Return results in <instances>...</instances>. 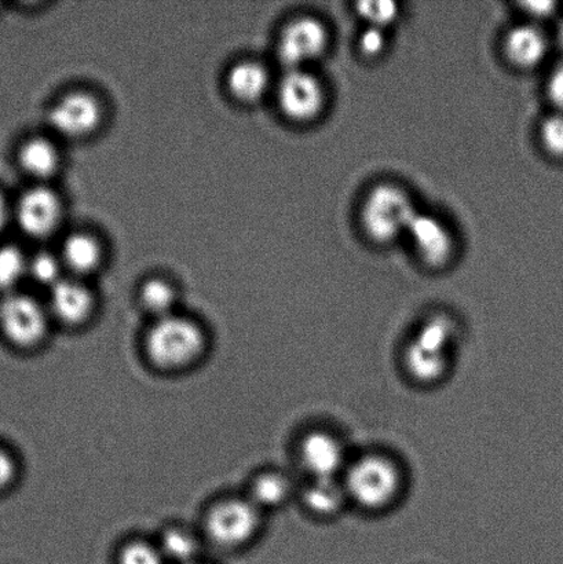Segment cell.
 <instances>
[{"instance_id": "1", "label": "cell", "mask_w": 563, "mask_h": 564, "mask_svg": "<svg viewBox=\"0 0 563 564\" xmlns=\"http://www.w3.org/2000/svg\"><path fill=\"white\" fill-rule=\"evenodd\" d=\"M350 508L380 517L402 505L410 489V473L397 453L372 446L353 453L342 474Z\"/></svg>"}, {"instance_id": "2", "label": "cell", "mask_w": 563, "mask_h": 564, "mask_svg": "<svg viewBox=\"0 0 563 564\" xmlns=\"http://www.w3.org/2000/svg\"><path fill=\"white\" fill-rule=\"evenodd\" d=\"M143 348L154 367L182 370L201 361L207 350V335L195 319L171 314L153 321Z\"/></svg>"}, {"instance_id": "3", "label": "cell", "mask_w": 563, "mask_h": 564, "mask_svg": "<svg viewBox=\"0 0 563 564\" xmlns=\"http://www.w3.org/2000/svg\"><path fill=\"white\" fill-rule=\"evenodd\" d=\"M263 511L248 497H226L214 502L204 517L207 539L220 549L235 550L261 532Z\"/></svg>"}, {"instance_id": "4", "label": "cell", "mask_w": 563, "mask_h": 564, "mask_svg": "<svg viewBox=\"0 0 563 564\" xmlns=\"http://www.w3.org/2000/svg\"><path fill=\"white\" fill-rule=\"evenodd\" d=\"M295 453L306 479H318L340 478L355 452L340 431L316 425L301 435Z\"/></svg>"}, {"instance_id": "5", "label": "cell", "mask_w": 563, "mask_h": 564, "mask_svg": "<svg viewBox=\"0 0 563 564\" xmlns=\"http://www.w3.org/2000/svg\"><path fill=\"white\" fill-rule=\"evenodd\" d=\"M416 214L410 196L399 186L379 185L364 203L362 225L372 240L389 242L408 234Z\"/></svg>"}, {"instance_id": "6", "label": "cell", "mask_w": 563, "mask_h": 564, "mask_svg": "<svg viewBox=\"0 0 563 564\" xmlns=\"http://www.w3.org/2000/svg\"><path fill=\"white\" fill-rule=\"evenodd\" d=\"M48 312L35 299L10 293L0 302V332L11 346L31 350L48 335Z\"/></svg>"}, {"instance_id": "7", "label": "cell", "mask_w": 563, "mask_h": 564, "mask_svg": "<svg viewBox=\"0 0 563 564\" xmlns=\"http://www.w3.org/2000/svg\"><path fill=\"white\" fill-rule=\"evenodd\" d=\"M328 46V32L316 19L303 17L285 28L279 43V57L291 69L303 66L322 57Z\"/></svg>"}, {"instance_id": "8", "label": "cell", "mask_w": 563, "mask_h": 564, "mask_svg": "<svg viewBox=\"0 0 563 564\" xmlns=\"http://www.w3.org/2000/svg\"><path fill=\"white\" fill-rule=\"evenodd\" d=\"M279 102L289 118L312 120L324 107V88L317 77L305 69H291L280 82Z\"/></svg>"}, {"instance_id": "9", "label": "cell", "mask_w": 563, "mask_h": 564, "mask_svg": "<svg viewBox=\"0 0 563 564\" xmlns=\"http://www.w3.org/2000/svg\"><path fill=\"white\" fill-rule=\"evenodd\" d=\"M454 356L426 350L407 339L400 350V367L405 378L421 389L445 383L454 369Z\"/></svg>"}, {"instance_id": "10", "label": "cell", "mask_w": 563, "mask_h": 564, "mask_svg": "<svg viewBox=\"0 0 563 564\" xmlns=\"http://www.w3.org/2000/svg\"><path fill=\"white\" fill-rule=\"evenodd\" d=\"M303 510L320 522H331L350 508L344 482L340 478L306 479L297 490Z\"/></svg>"}, {"instance_id": "11", "label": "cell", "mask_w": 563, "mask_h": 564, "mask_svg": "<svg viewBox=\"0 0 563 564\" xmlns=\"http://www.w3.org/2000/svg\"><path fill=\"white\" fill-rule=\"evenodd\" d=\"M101 120V108L96 98L85 93H74L61 99L50 110V124L59 134L79 138L90 134Z\"/></svg>"}, {"instance_id": "12", "label": "cell", "mask_w": 563, "mask_h": 564, "mask_svg": "<svg viewBox=\"0 0 563 564\" xmlns=\"http://www.w3.org/2000/svg\"><path fill=\"white\" fill-rule=\"evenodd\" d=\"M407 235L411 237L419 256L429 267H444L454 252L450 229L433 215L418 213Z\"/></svg>"}, {"instance_id": "13", "label": "cell", "mask_w": 563, "mask_h": 564, "mask_svg": "<svg viewBox=\"0 0 563 564\" xmlns=\"http://www.w3.org/2000/svg\"><path fill=\"white\" fill-rule=\"evenodd\" d=\"M61 218V203L52 191L36 187L21 197L17 219L21 229L32 237L53 234Z\"/></svg>"}, {"instance_id": "14", "label": "cell", "mask_w": 563, "mask_h": 564, "mask_svg": "<svg viewBox=\"0 0 563 564\" xmlns=\"http://www.w3.org/2000/svg\"><path fill=\"white\" fill-rule=\"evenodd\" d=\"M94 310V296L87 286L74 280H61L52 288L50 313L66 325L86 323Z\"/></svg>"}, {"instance_id": "15", "label": "cell", "mask_w": 563, "mask_h": 564, "mask_svg": "<svg viewBox=\"0 0 563 564\" xmlns=\"http://www.w3.org/2000/svg\"><path fill=\"white\" fill-rule=\"evenodd\" d=\"M408 339L429 351L455 357L463 339V329L459 321L448 314L437 313L424 318Z\"/></svg>"}, {"instance_id": "16", "label": "cell", "mask_w": 563, "mask_h": 564, "mask_svg": "<svg viewBox=\"0 0 563 564\" xmlns=\"http://www.w3.org/2000/svg\"><path fill=\"white\" fill-rule=\"evenodd\" d=\"M300 484L290 474L280 469H264L252 478L248 488V499L261 510H275L296 499Z\"/></svg>"}, {"instance_id": "17", "label": "cell", "mask_w": 563, "mask_h": 564, "mask_svg": "<svg viewBox=\"0 0 563 564\" xmlns=\"http://www.w3.org/2000/svg\"><path fill=\"white\" fill-rule=\"evenodd\" d=\"M548 52V37L537 26H517L507 36V57L521 68H533V66L542 63Z\"/></svg>"}, {"instance_id": "18", "label": "cell", "mask_w": 563, "mask_h": 564, "mask_svg": "<svg viewBox=\"0 0 563 564\" xmlns=\"http://www.w3.org/2000/svg\"><path fill=\"white\" fill-rule=\"evenodd\" d=\"M228 85L239 101L257 102L268 90L269 75L259 64L241 63L230 70Z\"/></svg>"}, {"instance_id": "19", "label": "cell", "mask_w": 563, "mask_h": 564, "mask_svg": "<svg viewBox=\"0 0 563 564\" xmlns=\"http://www.w3.org/2000/svg\"><path fill=\"white\" fill-rule=\"evenodd\" d=\"M158 545L167 562L174 561L180 564H190L197 562V554L201 551V539L190 529L171 527L163 530Z\"/></svg>"}, {"instance_id": "20", "label": "cell", "mask_w": 563, "mask_h": 564, "mask_svg": "<svg viewBox=\"0 0 563 564\" xmlns=\"http://www.w3.org/2000/svg\"><path fill=\"white\" fill-rule=\"evenodd\" d=\"M20 162L22 169L35 178H48L58 169L57 149L46 140H32L21 149Z\"/></svg>"}, {"instance_id": "21", "label": "cell", "mask_w": 563, "mask_h": 564, "mask_svg": "<svg viewBox=\"0 0 563 564\" xmlns=\"http://www.w3.org/2000/svg\"><path fill=\"white\" fill-rule=\"evenodd\" d=\"M63 259L75 273L87 274L97 269L101 261V250L97 241L87 235H74L65 241Z\"/></svg>"}, {"instance_id": "22", "label": "cell", "mask_w": 563, "mask_h": 564, "mask_svg": "<svg viewBox=\"0 0 563 564\" xmlns=\"http://www.w3.org/2000/svg\"><path fill=\"white\" fill-rule=\"evenodd\" d=\"M142 307L153 315L154 319L169 317L174 313L176 293L173 286L163 280H151L141 290Z\"/></svg>"}, {"instance_id": "23", "label": "cell", "mask_w": 563, "mask_h": 564, "mask_svg": "<svg viewBox=\"0 0 563 564\" xmlns=\"http://www.w3.org/2000/svg\"><path fill=\"white\" fill-rule=\"evenodd\" d=\"M28 270L24 256L15 247L0 248V290H10L19 284Z\"/></svg>"}, {"instance_id": "24", "label": "cell", "mask_w": 563, "mask_h": 564, "mask_svg": "<svg viewBox=\"0 0 563 564\" xmlns=\"http://www.w3.org/2000/svg\"><path fill=\"white\" fill-rule=\"evenodd\" d=\"M167 560L158 544L145 540H131L121 549L119 564H165Z\"/></svg>"}, {"instance_id": "25", "label": "cell", "mask_w": 563, "mask_h": 564, "mask_svg": "<svg viewBox=\"0 0 563 564\" xmlns=\"http://www.w3.org/2000/svg\"><path fill=\"white\" fill-rule=\"evenodd\" d=\"M358 13L369 25L383 30L399 17V6L393 2H362L357 6Z\"/></svg>"}, {"instance_id": "26", "label": "cell", "mask_w": 563, "mask_h": 564, "mask_svg": "<svg viewBox=\"0 0 563 564\" xmlns=\"http://www.w3.org/2000/svg\"><path fill=\"white\" fill-rule=\"evenodd\" d=\"M540 137L551 156L563 159V113L555 112L545 119Z\"/></svg>"}, {"instance_id": "27", "label": "cell", "mask_w": 563, "mask_h": 564, "mask_svg": "<svg viewBox=\"0 0 563 564\" xmlns=\"http://www.w3.org/2000/svg\"><path fill=\"white\" fill-rule=\"evenodd\" d=\"M28 269L32 274V278L35 279L39 284L54 286L57 282L61 281V268L57 259L50 253H39L31 264H28Z\"/></svg>"}, {"instance_id": "28", "label": "cell", "mask_w": 563, "mask_h": 564, "mask_svg": "<svg viewBox=\"0 0 563 564\" xmlns=\"http://www.w3.org/2000/svg\"><path fill=\"white\" fill-rule=\"evenodd\" d=\"M19 477V462L8 447L0 445V494L14 485Z\"/></svg>"}, {"instance_id": "29", "label": "cell", "mask_w": 563, "mask_h": 564, "mask_svg": "<svg viewBox=\"0 0 563 564\" xmlns=\"http://www.w3.org/2000/svg\"><path fill=\"white\" fill-rule=\"evenodd\" d=\"M385 44L386 37L383 30H380V28L369 26L368 30L362 33L360 47L364 54L379 55L383 52Z\"/></svg>"}, {"instance_id": "30", "label": "cell", "mask_w": 563, "mask_h": 564, "mask_svg": "<svg viewBox=\"0 0 563 564\" xmlns=\"http://www.w3.org/2000/svg\"><path fill=\"white\" fill-rule=\"evenodd\" d=\"M549 96L554 104L556 112L563 113V61L556 65L549 80Z\"/></svg>"}, {"instance_id": "31", "label": "cell", "mask_w": 563, "mask_h": 564, "mask_svg": "<svg viewBox=\"0 0 563 564\" xmlns=\"http://www.w3.org/2000/svg\"><path fill=\"white\" fill-rule=\"evenodd\" d=\"M555 8L556 4L550 2L527 4V9L531 11L532 14L538 17L551 15L554 13Z\"/></svg>"}, {"instance_id": "32", "label": "cell", "mask_w": 563, "mask_h": 564, "mask_svg": "<svg viewBox=\"0 0 563 564\" xmlns=\"http://www.w3.org/2000/svg\"><path fill=\"white\" fill-rule=\"evenodd\" d=\"M6 220H8V206H6L3 196L0 195V230L3 229Z\"/></svg>"}, {"instance_id": "33", "label": "cell", "mask_w": 563, "mask_h": 564, "mask_svg": "<svg viewBox=\"0 0 563 564\" xmlns=\"http://www.w3.org/2000/svg\"><path fill=\"white\" fill-rule=\"evenodd\" d=\"M190 564H203V563H198V562H193V563H190Z\"/></svg>"}]
</instances>
